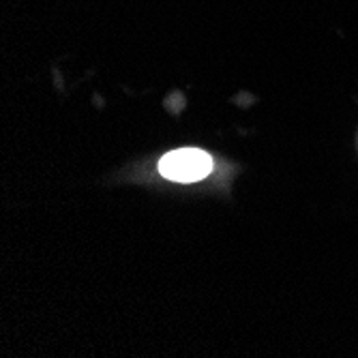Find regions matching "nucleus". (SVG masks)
I'll use <instances>...</instances> for the list:
<instances>
[{
	"label": "nucleus",
	"instance_id": "f257e3e1",
	"mask_svg": "<svg viewBox=\"0 0 358 358\" xmlns=\"http://www.w3.org/2000/svg\"><path fill=\"white\" fill-rule=\"evenodd\" d=\"M213 170V159L200 148H178L159 161V172L174 182H198Z\"/></svg>",
	"mask_w": 358,
	"mask_h": 358
}]
</instances>
